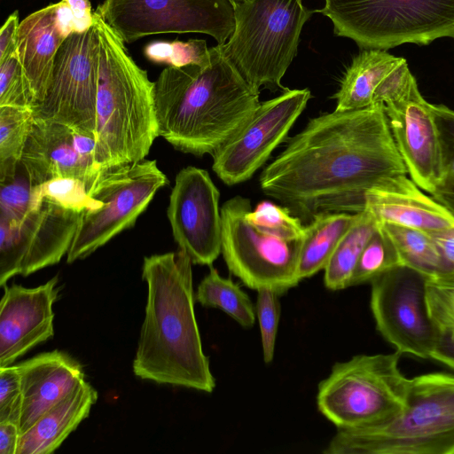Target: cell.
I'll list each match as a JSON object with an SVG mask.
<instances>
[{"label": "cell", "mask_w": 454, "mask_h": 454, "mask_svg": "<svg viewBox=\"0 0 454 454\" xmlns=\"http://www.w3.org/2000/svg\"><path fill=\"white\" fill-rule=\"evenodd\" d=\"M407 174L383 105L325 113L309 121L262 171V191L309 222L322 212L364 210L366 192Z\"/></svg>", "instance_id": "obj_1"}, {"label": "cell", "mask_w": 454, "mask_h": 454, "mask_svg": "<svg viewBox=\"0 0 454 454\" xmlns=\"http://www.w3.org/2000/svg\"><path fill=\"white\" fill-rule=\"evenodd\" d=\"M200 64L167 67L154 82L159 137L174 148L211 156L234 137L260 104L218 45Z\"/></svg>", "instance_id": "obj_2"}, {"label": "cell", "mask_w": 454, "mask_h": 454, "mask_svg": "<svg viewBox=\"0 0 454 454\" xmlns=\"http://www.w3.org/2000/svg\"><path fill=\"white\" fill-rule=\"evenodd\" d=\"M192 264L181 249L144 258L147 299L132 369L142 380L211 393L215 380L195 317Z\"/></svg>", "instance_id": "obj_3"}, {"label": "cell", "mask_w": 454, "mask_h": 454, "mask_svg": "<svg viewBox=\"0 0 454 454\" xmlns=\"http://www.w3.org/2000/svg\"><path fill=\"white\" fill-rule=\"evenodd\" d=\"M93 27L99 44L96 162L103 170L145 160L159 134L154 82L96 11Z\"/></svg>", "instance_id": "obj_4"}, {"label": "cell", "mask_w": 454, "mask_h": 454, "mask_svg": "<svg viewBox=\"0 0 454 454\" xmlns=\"http://www.w3.org/2000/svg\"><path fill=\"white\" fill-rule=\"evenodd\" d=\"M325 454H454V374L411 379L403 410L377 424L338 428Z\"/></svg>", "instance_id": "obj_5"}, {"label": "cell", "mask_w": 454, "mask_h": 454, "mask_svg": "<svg viewBox=\"0 0 454 454\" xmlns=\"http://www.w3.org/2000/svg\"><path fill=\"white\" fill-rule=\"evenodd\" d=\"M313 12L302 0H244L234 5L232 35L217 45L254 90L283 88L281 80Z\"/></svg>", "instance_id": "obj_6"}, {"label": "cell", "mask_w": 454, "mask_h": 454, "mask_svg": "<svg viewBox=\"0 0 454 454\" xmlns=\"http://www.w3.org/2000/svg\"><path fill=\"white\" fill-rule=\"evenodd\" d=\"M401 356L395 350L336 363L317 387L320 413L337 429L381 423L398 415L411 385L399 368Z\"/></svg>", "instance_id": "obj_7"}, {"label": "cell", "mask_w": 454, "mask_h": 454, "mask_svg": "<svg viewBox=\"0 0 454 454\" xmlns=\"http://www.w3.org/2000/svg\"><path fill=\"white\" fill-rule=\"evenodd\" d=\"M337 36L364 50L454 39V0H325L317 11Z\"/></svg>", "instance_id": "obj_8"}, {"label": "cell", "mask_w": 454, "mask_h": 454, "mask_svg": "<svg viewBox=\"0 0 454 454\" xmlns=\"http://www.w3.org/2000/svg\"><path fill=\"white\" fill-rule=\"evenodd\" d=\"M168 183L153 160L103 169L89 192L103 206L81 213L67 262L86 258L131 228L156 192Z\"/></svg>", "instance_id": "obj_9"}, {"label": "cell", "mask_w": 454, "mask_h": 454, "mask_svg": "<svg viewBox=\"0 0 454 454\" xmlns=\"http://www.w3.org/2000/svg\"><path fill=\"white\" fill-rule=\"evenodd\" d=\"M250 200L240 195L221 208L222 253L229 270L247 287L282 294L296 286L302 239L287 240L264 233L247 219Z\"/></svg>", "instance_id": "obj_10"}, {"label": "cell", "mask_w": 454, "mask_h": 454, "mask_svg": "<svg viewBox=\"0 0 454 454\" xmlns=\"http://www.w3.org/2000/svg\"><path fill=\"white\" fill-rule=\"evenodd\" d=\"M96 12L125 43L153 35L201 33L223 44L235 27L231 0H104Z\"/></svg>", "instance_id": "obj_11"}, {"label": "cell", "mask_w": 454, "mask_h": 454, "mask_svg": "<svg viewBox=\"0 0 454 454\" xmlns=\"http://www.w3.org/2000/svg\"><path fill=\"white\" fill-rule=\"evenodd\" d=\"M98 60L93 25L67 36L56 54L45 94L33 108L34 118L95 136Z\"/></svg>", "instance_id": "obj_12"}, {"label": "cell", "mask_w": 454, "mask_h": 454, "mask_svg": "<svg viewBox=\"0 0 454 454\" xmlns=\"http://www.w3.org/2000/svg\"><path fill=\"white\" fill-rule=\"evenodd\" d=\"M427 276L395 266L372 282L371 309L376 328L402 355L431 358L440 333L431 320L426 297Z\"/></svg>", "instance_id": "obj_13"}, {"label": "cell", "mask_w": 454, "mask_h": 454, "mask_svg": "<svg viewBox=\"0 0 454 454\" xmlns=\"http://www.w3.org/2000/svg\"><path fill=\"white\" fill-rule=\"evenodd\" d=\"M309 89H285L259 106L241 129L213 155L212 168L227 185L248 180L284 142L305 109Z\"/></svg>", "instance_id": "obj_14"}, {"label": "cell", "mask_w": 454, "mask_h": 454, "mask_svg": "<svg viewBox=\"0 0 454 454\" xmlns=\"http://www.w3.org/2000/svg\"><path fill=\"white\" fill-rule=\"evenodd\" d=\"M80 215L43 198L21 223L0 220V286L58 263L70 249Z\"/></svg>", "instance_id": "obj_15"}, {"label": "cell", "mask_w": 454, "mask_h": 454, "mask_svg": "<svg viewBox=\"0 0 454 454\" xmlns=\"http://www.w3.org/2000/svg\"><path fill=\"white\" fill-rule=\"evenodd\" d=\"M220 192L205 169L189 166L175 179L167 215L179 249L211 266L222 253Z\"/></svg>", "instance_id": "obj_16"}, {"label": "cell", "mask_w": 454, "mask_h": 454, "mask_svg": "<svg viewBox=\"0 0 454 454\" xmlns=\"http://www.w3.org/2000/svg\"><path fill=\"white\" fill-rule=\"evenodd\" d=\"M433 104L416 85L407 97L384 106L391 134L411 179L432 194L442 176V153Z\"/></svg>", "instance_id": "obj_17"}, {"label": "cell", "mask_w": 454, "mask_h": 454, "mask_svg": "<svg viewBox=\"0 0 454 454\" xmlns=\"http://www.w3.org/2000/svg\"><path fill=\"white\" fill-rule=\"evenodd\" d=\"M58 277L35 288L4 286L0 302V367L54 334L52 305L58 298Z\"/></svg>", "instance_id": "obj_18"}, {"label": "cell", "mask_w": 454, "mask_h": 454, "mask_svg": "<svg viewBox=\"0 0 454 454\" xmlns=\"http://www.w3.org/2000/svg\"><path fill=\"white\" fill-rule=\"evenodd\" d=\"M364 211L379 223L433 232L454 228V215L426 195L407 174L388 176L365 193Z\"/></svg>", "instance_id": "obj_19"}, {"label": "cell", "mask_w": 454, "mask_h": 454, "mask_svg": "<svg viewBox=\"0 0 454 454\" xmlns=\"http://www.w3.org/2000/svg\"><path fill=\"white\" fill-rule=\"evenodd\" d=\"M17 367L21 386L20 434L85 380L81 364L59 350L39 354Z\"/></svg>", "instance_id": "obj_20"}, {"label": "cell", "mask_w": 454, "mask_h": 454, "mask_svg": "<svg viewBox=\"0 0 454 454\" xmlns=\"http://www.w3.org/2000/svg\"><path fill=\"white\" fill-rule=\"evenodd\" d=\"M20 162L35 184L72 176L83 180L89 192L102 171L89 166L75 152L70 128L35 118Z\"/></svg>", "instance_id": "obj_21"}, {"label": "cell", "mask_w": 454, "mask_h": 454, "mask_svg": "<svg viewBox=\"0 0 454 454\" xmlns=\"http://www.w3.org/2000/svg\"><path fill=\"white\" fill-rule=\"evenodd\" d=\"M69 35L59 17L57 4L32 12L20 21L15 54L35 106L45 94L56 54Z\"/></svg>", "instance_id": "obj_22"}, {"label": "cell", "mask_w": 454, "mask_h": 454, "mask_svg": "<svg viewBox=\"0 0 454 454\" xmlns=\"http://www.w3.org/2000/svg\"><path fill=\"white\" fill-rule=\"evenodd\" d=\"M98 393L84 380L20 435L16 454H50L86 419Z\"/></svg>", "instance_id": "obj_23"}, {"label": "cell", "mask_w": 454, "mask_h": 454, "mask_svg": "<svg viewBox=\"0 0 454 454\" xmlns=\"http://www.w3.org/2000/svg\"><path fill=\"white\" fill-rule=\"evenodd\" d=\"M401 59L384 50L362 51L352 59L333 97L337 102L335 110H356L372 105L377 87Z\"/></svg>", "instance_id": "obj_24"}, {"label": "cell", "mask_w": 454, "mask_h": 454, "mask_svg": "<svg viewBox=\"0 0 454 454\" xmlns=\"http://www.w3.org/2000/svg\"><path fill=\"white\" fill-rule=\"evenodd\" d=\"M356 214L322 212L306 225L299 257L301 280L324 270L338 244L352 226Z\"/></svg>", "instance_id": "obj_25"}, {"label": "cell", "mask_w": 454, "mask_h": 454, "mask_svg": "<svg viewBox=\"0 0 454 454\" xmlns=\"http://www.w3.org/2000/svg\"><path fill=\"white\" fill-rule=\"evenodd\" d=\"M377 226V221L368 212L357 213L356 221L324 269V283L327 289L339 291L351 286L359 257Z\"/></svg>", "instance_id": "obj_26"}, {"label": "cell", "mask_w": 454, "mask_h": 454, "mask_svg": "<svg viewBox=\"0 0 454 454\" xmlns=\"http://www.w3.org/2000/svg\"><path fill=\"white\" fill-rule=\"evenodd\" d=\"M380 224L392 239L402 265L412 268L427 277L454 270L445 260L429 232L395 224Z\"/></svg>", "instance_id": "obj_27"}, {"label": "cell", "mask_w": 454, "mask_h": 454, "mask_svg": "<svg viewBox=\"0 0 454 454\" xmlns=\"http://www.w3.org/2000/svg\"><path fill=\"white\" fill-rule=\"evenodd\" d=\"M195 300L204 307L223 310L242 327L250 328L255 323V304L248 294L213 267L198 286Z\"/></svg>", "instance_id": "obj_28"}, {"label": "cell", "mask_w": 454, "mask_h": 454, "mask_svg": "<svg viewBox=\"0 0 454 454\" xmlns=\"http://www.w3.org/2000/svg\"><path fill=\"white\" fill-rule=\"evenodd\" d=\"M33 122L30 108L0 106V177L16 170Z\"/></svg>", "instance_id": "obj_29"}, {"label": "cell", "mask_w": 454, "mask_h": 454, "mask_svg": "<svg viewBox=\"0 0 454 454\" xmlns=\"http://www.w3.org/2000/svg\"><path fill=\"white\" fill-rule=\"evenodd\" d=\"M36 186L20 161L12 174L0 177V220L21 223L42 203Z\"/></svg>", "instance_id": "obj_30"}, {"label": "cell", "mask_w": 454, "mask_h": 454, "mask_svg": "<svg viewBox=\"0 0 454 454\" xmlns=\"http://www.w3.org/2000/svg\"><path fill=\"white\" fill-rule=\"evenodd\" d=\"M442 153V176L431 196L454 215V110L434 105Z\"/></svg>", "instance_id": "obj_31"}, {"label": "cell", "mask_w": 454, "mask_h": 454, "mask_svg": "<svg viewBox=\"0 0 454 454\" xmlns=\"http://www.w3.org/2000/svg\"><path fill=\"white\" fill-rule=\"evenodd\" d=\"M398 265L402 263L395 245L382 225L378 223L359 257L351 286L371 283L378 276Z\"/></svg>", "instance_id": "obj_32"}, {"label": "cell", "mask_w": 454, "mask_h": 454, "mask_svg": "<svg viewBox=\"0 0 454 454\" xmlns=\"http://www.w3.org/2000/svg\"><path fill=\"white\" fill-rule=\"evenodd\" d=\"M247 219L259 231L287 240L302 239L306 225L289 208L263 200L247 214Z\"/></svg>", "instance_id": "obj_33"}, {"label": "cell", "mask_w": 454, "mask_h": 454, "mask_svg": "<svg viewBox=\"0 0 454 454\" xmlns=\"http://www.w3.org/2000/svg\"><path fill=\"white\" fill-rule=\"evenodd\" d=\"M428 314L440 334H454V270L427 277Z\"/></svg>", "instance_id": "obj_34"}, {"label": "cell", "mask_w": 454, "mask_h": 454, "mask_svg": "<svg viewBox=\"0 0 454 454\" xmlns=\"http://www.w3.org/2000/svg\"><path fill=\"white\" fill-rule=\"evenodd\" d=\"M38 196L50 201L82 213L87 210H96L103 203L89 193L85 182L77 177L63 176L51 179L36 187Z\"/></svg>", "instance_id": "obj_35"}, {"label": "cell", "mask_w": 454, "mask_h": 454, "mask_svg": "<svg viewBox=\"0 0 454 454\" xmlns=\"http://www.w3.org/2000/svg\"><path fill=\"white\" fill-rule=\"evenodd\" d=\"M144 53L149 60L168 67L200 64L207 60L210 54L206 41L201 39L153 42L145 47Z\"/></svg>", "instance_id": "obj_36"}, {"label": "cell", "mask_w": 454, "mask_h": 454, "mask_svg": "<svg viewBox=\"0 0 454 454\" xmlns=\"http://www.w3.org/2000/svg\"><path fill=\"white\" fill-rule=\"evenodd\" d=\"M280 295L268 288L257 290L255 312L260 326L263 360L266 364H270L274 358L280 317Z\"/></svg>", "instance_id": "obj_37"}, {"label": "cell", "mask_w": 454, "mask_h": 454, "mask_svg": "<svg viewBox=\"0 0 454 454\" xmlns=\"http://www.w3.org/2000/svg\"><path fill=\"white\" fill-rule=\"evenodd\" d=\"M0 106H17L33 110L35 100L16 57L0 63Z\"/></svg>", "instance_id": "obj_38"}, {"label": "cell", "mask_w": 454, "mask_h": 454, "mask_svg": "<svg viewBox=\"0 0 454 454\" xmlns=\"http://www.w3.org/2000/svg\"><path fill=\"white\" fill-rule=\"evenodd\" d=\"M417 82L409 69L407 61H401L385 76L377 87L372 104L387 106L402 100L409 95Z\"/></svg>", "instance_id": "obj_39"}, {"label": "cell", "mask_w": 454, "mask_h": 454, "mask_svg": "<svg viewBox=\"0 0 454 454\" xmlns=\"http://www.w3.org/2000/svg\"><path fill=\"white\" fill-rule=\"evenodd\" d=\"M20 402L21 386L17 365L0 367V422L19 424Z\"/></svg>", "instance_id": "obj_40"}, {"label": "cell", "mask_w": 454, "mask_h": 454, "mask_svg": "<svg viewBox=\"0 0 454 454\" xmlns=\"http://www.w3.org/2000/svg\"><path fill=\"white\" fill-rule=\"evenodd\" d=\"M20 21L18 11L13 12L0 29V63L15 53Z\"/></svg>", "instance_id": "obj_41"}, {"label": "cell", "mask_w": 454, "mask_h": 454, "mask_svg": "<svg viewBox=\"0 0 454 454\" xmlns=\"http://www.w3.org/2000/svg\"><path fill=\"white\" fill-rule=\"evenodd\" d=\"M73 145L75 152L85 163L94 169L101 171L96 162L97 140L94 135L73 130Z\"/></svg>", "instance_id": "obj_42"}, {"label": "cell", "mask_w": 454, "mask_h": 454, "mask_svg": "<svg viewBox=\"0 0 454 454\" xmlns=\"http://www.w3.org/2000/svg\"><path fill=\"white\" fill-rule=\"evenodd\" d=\"M70 8L76 24L77 33H82L93 25V13L90 0H62Z\"/></svg>", "instance_id": "obj_43"}, {"label": "cell", "mask_w": 454, "mask_h": 454, "mask_svg": "<svg viewBox=\"0 0 454 454\" xmlns=\"http://www.w3.org/2000/svg\"><path fill=\"white\" fill-rule=\"evenodd\" d=\"M20 435L18 423L0 422V454H16Z\"/></svg>", "instance_id": "obj_44"}, {"label": "cell", "mask_w": 454, "mask_h": 454, "mask_svg": "<svg viewBox=\"0 0 454 454\" xmlns=\"http://www.w3.org/2000/svg\"><path fill=\"white\" fill-rule=\"evenodd\" d=\"M431 359L454 369V334H440Z\"/></svg>", "instance_id": "obj_45"}, {"label": "cell", "mask_w": 454, "mask_h": 454, "mask_svg": "<svg viewBox=\"0 0 454 454\" xmlns=\"http://www.w3.org/2000/svg\"><path fill=\"white\" fill-rule=\"evenodd\" d=\"M429 233L445 260L454 269V228Z\"/></svg>", "instance_id": "obj_46"}, {"label": "cell", "mask_w": 454, "mask_h": 454, "mask_svg": "<svg viewBox=\"0 0 454 454\" xmlns=\"http://www.w3.org/2000/svg\"><path fill=\"white\" fill-rule=\"evenodd\" d=\"M244 0H231V2L232 3L233 6L238 4L239 3L242 2Z\"/></svg>", "instance_id": "obj_47"}]
</instances>
